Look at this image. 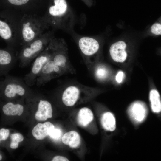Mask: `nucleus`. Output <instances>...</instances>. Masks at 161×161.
Masks as SVG:
<instances>
[{"label":"nucleus","mask_w":161,"mask_h":161,"mask_svg":"<svg viewBox=\"0 0 161 161\" xmlns=\"http://www.w3.org/2000/svg\"><path fill=\"white\" fill-rule=\"evenodd\" d=\"M56 42V38L52 39L43 51L35 58L30 72L24 78L25 83L31 86L36 83L37 78L44 66L51 57Z\"/></svg>","instance_id":"5"},{"label":"nucleus","mask_w":161,"mask_h":161,"mask_svg":"<svg viewBox=\"0 0 161 161\" xmlns=\"http://www.w3.org/2000/svg\"><path fill=\"white\" fill-rule=\"evenodd\" d=\"M108 72L107 69L104 66H99L96 68L95 74L97 78L99 79H104L107 77Z\"/></svg>","instance_id":"22"},{"label":"nucleus","mask_w":161,"mask_h":161,"mask_svg":"<svg viewBox=\"0 0 161 161\" xmlns=\"http://www.w3.org/2000/svg\"><path fill=\"white\" fill-rule=\"evenodd\" d=\"M12 35V32L9 25L5 21L0 20V36L5 40L10 39Z\"/></svg>","instance_id":"20"},{"label":"nucleus","mask_w":161,"mask_h":161,"mask_svg":"<svg viewBox=\"0 0 161 161\" xmlns=\"http://www.w3.org/2000/svg\"><path fill=\"white\" fill-rule=\"evenodd\" d=\"M52 161H68V159L63 156H57L54 157L52 160Z\"/></svg>","instance_id":"27"},{"label":"nucleus","mask_w":161,"mask_h":161,"mask_svg":"<svg viewBox=\"0 0 161 161\" xmlns=\"http://www.w3.org/2000/svg\"><path fill=\"white\" fill-rule=\"evenodd\" d=\"M2 110L7 115L20 116L23 112L24 107L20 104L8 102L3 106Z\"/></svg>","instance_id":"16"},{"label":"nucleus","mask_w":161,"mask_h":161,"mask_svg":"<svg viewBox=\"0 0 161 161\" xmlns=\"http://www.w3.org/2000/svg\"><path fill=\"white\" fill-rule=\"evenodd\" d=\"M93 114L92 111L87 107H83L79 112L77 121L78 124L83 127L89 125L93 120Z\"/></svg>","instance_id":"14"},{"label":"nucleus","mask_w":161,"mask_h":161,"mask_svg":"<svg viewBox=\"0 0 161 161\" xmlns=\"http://www.w3.org/2000/svg\"><path fill=\"white\" fill-rule=\"evenodd\" d=\"M124 77V73L122 71L119 72L117 74L115 79L117 82L120 83L123 81Z\"/></svg>","instance_id":"26"},{"label":"nucleus","mask_w":161,"mask_h":161,"mask_svg":"<svg viewBox=\"0 0 161 161\" xmlns=\"http://www.w3.org/2000/svg\"><path fill=\"white\" fill-rule=\"evenodd\" d=\"M82 87L77 85H72L67 87L64 91L62 95V101L66 106L74 105L80 96Z\"/></svg>","instance_id":"9"},{"label":"nucleus","mask_w":161,"mask_h":161,"mask_svg":"<svg viewBox=\"0 0 161 161\" xmlns=\"http://www.w3.org/2000/svg\"><path fill=\"white\" fill-rule=\"evenodd\" d=\"M11 142L10 147L11 148L15 149L18 146L19 143L23 141L24 137L20 133H16L12 134L10 136Z\"/></svg>","instance_id":"21"},{"label":"nucleus","mask_w":161,"mask_h":161,"mask_svg":"<svg viewBox=\"0 0 161 161\" xmlns=\"http://www.w3.org/2000/svg\"><path fill=\"white\" fill-rule=\"evenodd\" d=\"M55 128L54 126L49 122L44 123H39L33 128L32 134L37 140H41L49 136L51 131Z\"/></svg>","instance_id":"12"},{"label":"nucleus","mask_w":161,"mask_h":161,"mask_svg":"<svg viewBox=\"0 0 161 161\" xmlns=\"http://www.w3.org/2000/svg\"><path fill=\"white\" fill-rule=\"evenodd\" d=\"M1 86L4 95L9 98L14 97L16 95L23 96L26 92L25 86L15 80L6 79Z\"/></svg>","instance_id":"6"},{"label":"nucleus","mask_w":161,"mask_h":161,"mask_svg":"<svg viewBox=\"0 0 161 161\" xmlns=\"http://www.w3.org/2000/svg\"><path fill=\"white\" fill-rule=\"evenodd\" d=\"M54 35L52 32L48 31L24 45L19 55L20 67H25L41 53L55 37Z\"/></svg>","instance_id":"3"},{"label":"nucleus","mask_w":161,"mask_h":161,"mask_svg":"<svg viewBox=\"0 0 161 161\" xmlns=\"http://www.w3.org/2000/svg\"><path fill=\"white\" fill-rule=\"evenodd\" d=\"M68 50L64 40L56 38L53 54L37 78L36 83L37 86L44 85L52 79L72 72V66L69 60Z\"/></svg>","instance_id":"1"},{"label":"nucleus","mask_w":161,"mask_h":161,"mask_svg":"<svg viewBox=\"0 0 161 161\" xmlns=\"http://www.w3.org/2000/svg\"><path fill=\"white\" fill-rule=\"evenodd\" d=\"M52 109L51 103L45 100H40L35 117L39 121H44L52 117Z\"/></svg>","instance_id":"11"},{"label":"nucleus","mask_w":161,"mask_h":161,"mask_svg":"<svg viewBox=\"0 0 161 161\" xmlns=\"http://www.w3.org/2000/svg\"><path fill=\"white\" fill-rule=\"evenodd\" d=\"M49 24L44 18L35 15H25L21 21L23 42L26 45L48 31Z\"/></svg>","instance_id":"4"},{"label":"nucleus","mask_w":161,"mask_h":161,"mask_svg":"<svg viewBox=\"0 0 161 161\" xmlns=\"http://www.w3.org/2000/svg\"><path fill=\"white\" fill-rule=\"evenodd\" d=\"M151 30L153 34L157 35H161V24L157 22L152 25Z\"/></svg>","instance_id":"23"},{"label":"nucleus","mask_w":161,"mask_h":161,"mask_svg":"<svg viewBox=\"0 0 161 161\" xmlns=\"http://www.w3.org/2000/svg\"><path fill=\"white\" fill-rule=\"evenodd\" d=\"M87 6L89 7L92 6L94 3L93 0H81Z\"/></svg>","instance_id":"28"},{"label":"nucleus","mask_w":161,"mask_h":161,"mask_svg":"<svg viewBox=\"0 0 161 161\" xmlns=\"http://www.w3.org/2000/svg\"><path fill=\"white\" fill-rule=\"evenodd\" d=\"M9 131L8 129L2 128L0 130V140H5L8 137Z\"/></svg>","instance_id":"25"},{"label":"nucleus","mask_w":161,"mask_h":161,"mask_svg":"<svg viewBox=\"0 0 161 161\" xmlns=\"http://www.w3.org/2000/svg\"><path fill=\"white\" fill-rule=\"evenodd\" d=\"M44 20L58 28H68L73 24V13L66 0H50Z\"/></svg>","instance_id":"2"},{"label":"nucleus","mask_w":161,"mask_h":161,"mask_svg":"<svg viewBox=\"0 0 161 161\" xmlns=\"http://www.w3.org/2000/svg\"><path fill=\"white\" fill-rule=\"evenodd\" d=\"M1 159H2V156H1V155L0 154V160H1Z\"/></svg>","instance_id":"29"},{"label":"nucleus","mask_w":161,"mask_h":161,"mask_svg":"<svg viewBox=\"0 0 161 161\" xmlns=\"http://www.w3.org/2000/svg\"><path fill=\"white\" fill-rule=\"evenodd\" d=\"M79 47L82 53L86 56H91L99 50L100 44L96 39L89 37L80 38L78 41Z\"/></svg>","instance_id":"7"},{"label":"nucleus","mask_w":161,"mask_h":161,"mask_svg":"<svg viewBox=\"0 0 161 161\" xmlns=\"http://www.w3.org/2000/svg\"><path fill=\"white\" fill-rule=\"evenodd\" d=\"M149 100L152 111L158 113L161 112V99L158 91L156 89H152L149 93Z\"/></svg>","instance_id":"15"},{"label":"nucleus","mask_w":161,"mask_h":161,"mask_svg":"<svg viewBox=\"0 0 161 161\" xmlns=\"http://www.w3.org/2000/svg\"><path fill=\"white\" fill-rule=\"evenodd\" d=\"M5 5L15 7H24L38 5L41 0H1Z\"/></svg>","instance_id":"18"},{"label":"nucleus","mask_w":161,"mask_h":161,"mask_svg":"<svg viewBox=\"0 0 161 161\" xmlns=\"http://www.w3.org/2000/svg\"><path fill=\"white\" fill-rule=\"evenodd\" d=\"M12 56L9 51L4 49H0V66L1 70L8 67L12 64Z\"/></svg>","instance_id":"19"},{"label":"nucleus","mask_w":161,"mask_h":161,"mask_svg":"<svg viewBox=\"0 0 161 161\" xmlns=\"http://www.w3.org/2000/svg\"><path fill=\"white\" fill-rule=\"evenodd\" d=\"M101 122L103 127L106 130L113 131L116 129L115 118L110 112H106L103 114L101 118Z\"/></svg>","instance_id":"17"},{"label":"nucleus","mask_w":161,"mask_h":161,"mask_svg":"<svg viewBox=\"0 0 161 161\" xmlns=\"http://www.w3.org/2000/svg\"><path fill=\"white\" fill-rule=\"evenodd\" d=\"M128 112L131 119L135 122H143L147 115V109L145 104L140 101L132 103L129 106Z\"/></svg>","instance_id":"8"},{"label":"nucleus","mask_w":161,"mask_h":161,"mask_svg":"<svg viewBox=\"0 0 161 161\" xmlns=\"http://www.w3.org/2000/svg\"><path fill=\"white\" fill-rule=\"evenodd\" d=\"M126 44L120 41L113 44L109 48V53L112 59L117 62H123L126 59L127 54L125 50Z\"/></svg>","instance_id":"10"},{"label":"nucleus","mask_w":161,"mask_h":161,"mask_svg":"<svg viewBox=\"0 0 161 161\" xmlns=\"http://www.w3.org/2000/svg\"><path fill=\"white\" fill-rule=\"evenodd\" d=\"M62 135L61 131L60 129L54 128L50 132L49 136L52 139L57 140L60 138Z\"/></svg>","instance_id":"24"},{"label":"nucleus","mask_w":161,"mask_h":161,"mask_svg":"<svg viewBox=\"0 0 161 161\" xmlns=\"http://www.w3.org/2000/svg\"><path fill=\"white\" fill-rule=\"evenodd\" d=\"M64 144L72 148H76L80 144L81 139L79 134L77 132L72 131L65 133L62 138Z\"/></svg>","instance_id":"13"}]
</instances>
